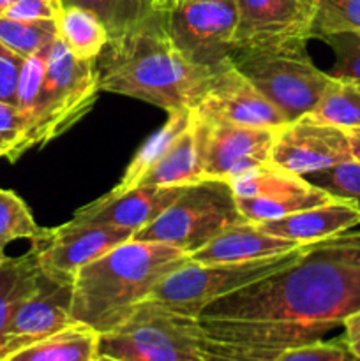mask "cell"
Wrapping results in <instances>:
<instances>
[{"label": "cell", "instance_id": "obj_1", "mask_svg": "<svg viewBox=\"0 0 360 361\" xmlns=\"http://www.w3.org/2000/svg\"><path fill=\"white\" fill-rule=\"evenodd\" d=\"M360 310V231L307 243L288 267L215 300L198 316L207 361H274L323 341Z\"/></svg>", "mask_w": 360, "mask_h": 361}, {"label": "cell", "instance_id": "obj_2", "mask_svg": "<svg viewBox=\"0 0 360 361\" xmlns=\"http://www.w3.org/2000/svg\"><path fill=\"white\" fill-rule=\"evenodd\" d=\"M99 90L145 101L164 111L194 109L215 69L198 66L173 44L164 13H152L108 44L95 59Z\"/></svg>", "mask_w": 360, "mask_h": 361}, {"label": "cell", "instance_id": "obj_3", "mask_svg": "<svg viewBox=\"0 0 360 361\" xmlns=\"http://www.w3.org/2000/svg\"><path fill=\"white\" fill-rule=\"evenodd\" d=\"M187 261L189 254L166 243L133 238L115 247L78 270L71 302L73 321L99 335L113 330Z\"/></svg>", "mask_w": 360, "mask_h": 361}, {"label": "cell", "instance_id": "obj_4", "mask_svg": "<svg viewBox=\"0 0 360 361\" xmlns=\"http://www.w3.org/2000/svg\"><path fill=\"white\" fill-rule=\"evenodd\" d=\"M306 46L307 41L242 46L229 59L286 122L309 115L332 83L330 74L314 66Z\"/></svg>", "mask_w": 360, "mask_h": 361}, {"label": "cell", "instance_id": "obj_5", "mask_svg": "<svg viewBox=\"0 0 360 361\" xmlns=\"http://www.w3.org/2000/svg\"><path fill=\"white\" fill-rule=\"evenodd\" d=\"M95 60H81L56 39L44 53V74L21 150L41 148L76 126L97 101Z\"/></svg>", "mask_w": 360, "mask_h": 361}, {"label": "cell", "instance_id": "obj_6", "mask_svg": "<svg viewBox=\"0 0 360 361\" xmlns=\"http://www.w3.org/2000/svg\"><path fill=\"white\" fill-rule=\"evenodd\" d=\"M99 356L119 361H207L196 317L143 302L122 324L99 335Z\"/></svg>", "mask_w": 360, "mask_h": 361}, {"label": "cell", "instance_id": "obj_7", "mask_svg": "<svg viewBox=\"0 0 360 361\" xmlns=\"http://www.w3.org/2000/svg\"><path fill=\"white\" fill-rule=\"evenodd\" d=\"M247 222L236 207L232 183L226 180H201L184 192L143 229L134 240L176 247L191 256L232 226Z\"/></svg>", "mask_w": 360, "mask_h": 361}, {"label": "cell", "instance_id": "obj_8", "mask_svg": "<svg viewBox=\"0 0 360 361\" xmlns=\"http://www.w3.org/2000/svg\"><path fill=\"white\" fill-rule=\"evenodd\" d=\"M304 249L306 245H300L277 256L246 263L198 264L187 261L184 267L159 282L147 302L198 319L201 310L212 302L288 267Z\"/></svg>", "mask_w": 360, "mask_h": 361}, {"label": "cell", "instance_id": "obj_9", "mask_svg": "<svg viewBox=\"0 0 360 361\" xmlns=\"http://www.w3.org/2000/svg\"><path fill=\"white\" fill-rule=\"evenodd\" d=\"M173 44L198 66L217 69L236 49L235 0H189L164 13Z\"/></svg>", "mask_w": 360, "mask_h": 361}, {"label": "cell", "instance_id": "obj_10", "mask_svg": "<svg viewBox=\"0 0 360 361\" xmlns=\"http://www.w3.org/2000/svg\"><path fill=\"white\" fill-rule=\"evenodd\" d=\"M229 183L240 214L251 224L275 221L335 201L307 178L272 162L249 169Z\"/></svg>", "mask_w": 360, "mask_h": 361}, {"label": "cell", "instance_id": "obj_11", "mask_svg": "<svg viewBox=\"0 0 360 361\" xmlns=\"http://www.w3.org/2000/svg\"><path fill=\"white\" fill-rule=\"evenodd\" d=\"M133 238L134 231L129 228L71 219L60 228L49 229L48 236L32 245V250L46 279L56 284H73L80 268Z\"/></svg>", "mask_w": 360, "mask_h": 361}, {"label": "cell", "instance_id": "obj_12", "mask_svg": "<svg viewBox=\"0 0 360 361\" xmlns=\"http://www.w3.org/2000/svg\"><path fill=\"white\" fill-rule=\"evenodd\" d=\"M193 122L200 143L205 180L232 182L242 173L270 162L272 147L279 129L236 126L203 118L194 111Z\"/></svg>", "mask_w": 360, "mask_h": 361}, {"label": "cell", "instance_id": "obj_13", "mask_svg": "<svg viewBox=\"0 0 360 361\" xmlns=\"http://www.w3.org/2000/svg\"><path fill=\"white\" fill-rule=\"evenodd\" d=\"M353 161L348 133L341 127L304 115L284 123L275 134L270 162L299 176Z\"/></svg>", "mask_w": 360, "mask_h": 361}, {"label": "cell", "instance_id": "obj_14", "mask_svg": "<svg viewBox=\"0 0 360 361\" xmlns=\"http://www.w3.org/2000/svg\"><path fill=\"white\" fill-rule=\"evenodd\" d=\"M193 111L203 118L261 129H281L288 123L281 111L235 69L232 60L215 69L207 94Z\"/></svg>", "mask_w": 360, "mask_h": 361}, {"label": "cell", "instance_id": "obj_15", "mask_svg": "<svg viewBox=\"0 0 360 361\" xmlns=\"http://www.w3.org/2000/svg\"><path fill=\"white\" fill-rule=\"evenodd\" d=\"M71 302L73 284H56L44 277L41 288L14 310L7 323L0 337V361H9L35 342L74 324Z\"/></svg>", "mask_w": 360, "mask_h": 361}, {"label": "cell", "instance_id": "obj_16", "mask_svg": "<svg viewBox=\"0 0 360 361\" xmlns=\"http://www.w3.org/2000/svg\"><path fill=\"white\" fill-rule=\"evenodd\" d=\"M236 48L309 41L316 0H235Z\"/></svg>", "mask_w": 360, "mask_h": 361}, {"label": "cell", "instance_id": "obj_17", "mask_svg": "<svg viewBox=\"0 0 360 361\" xmlns=\"http://www.w3.org/2000/svg\"><path fill=\"white\" fill-rule=\"evenodd\" d=\"M186 187L138 185L124 192L109 190L99 200L80 208L73 219L80 222L122 226L136 233L154 222Z\"/></svg>", "mask_w": 360, "mask_h": 361}, {"label": "cell", "instance_id": "obj_18", "mask_svg": "<svg viewBox=\"0 0 360 361\" xmlns=\"http://www.w3.org/2000/svg\"><path fill=\"white\" fill-rule=\"evenodd\" d=\"M296 247L300 243L270 235L251 222H242L219 233L207 245L191 254L189 261L198 264L246 263L277 256Z\"/></svg>", "mask_w": 360, "mask_h": 361}, {"label": "cell", "instance_id": "obj_19", "mask_svg": "<svg viewBox=\"0 0 360 361\" xmlns=\"http://www.w3.org/2000/svg\"><path fill=\"white\" fill-rule=\"evenodd\" d=\"M256 226L274 236L307 245L360 226V210L348 201L335 200Z\"/></svg>", "mask_w": 360, "mask_h": 361}, {"label": "cell", "instance_id": "obj_20", "mask_svg": "<svg viewBox=\"0 0 360 361\" xmlns=\"http://www.w3.org/2000/svg\"><path fill=\"white\" fill-rule=\"evenodd\" d=\"M205 180L203 161L194 122L176 137L169 150L141 176L138 185L186 187ZM136 185V187H138Z\"/></svg>", "mask_w": 360, "mask_h": 361}, {"label": "cell", "instance_id": "obj_21", "mask_svg": "<svg viewBox=\"0 0 360 361\" xmlns=\"http://www.w3.org/2000/svg\"><path fill=\"white\" fill-rule=\"evenodd\" d=\"M97 358L99 334L90 326L74 323L35 342L9 361H97Z\"/></svg>", "mask_w": 360, "mask_h": 361}, {"label": "cell", "instance_id": "obj_22", "mask_svg": "<svg viewBox=\"0 0 360 361\" xmlns=\"http://www.w3.org/2000/svg\"><path fill=\"white\" fill-rule=\"evenodd\" d=\"M42 281L44 275L39 270L34 250L0 261V337L14 310L41 288Z\"/></svg>", "mask_w": 360, "mask_h": 361}, {"label": "cell", "instance_id": "obj_23", "mask_svg": "<svg viewBox=\"0 0 360 361\" xmlns=\"http://www.w3.org/2000/svg\"><path fill=\"white\" fill-rule=\"evenodd\" d=\"M59 37L74 56L95 60L109 41V32L92 11L76 6H66L60 11Z\"/></svg>", "mask_w": 360, "mask_h": 361}, {"label": "cell", "instance_id": "obj_24", "mask_svg": "<svg viewBox=\"0 0 360 361\" xmlns=\"http://www.w3.org/2000/svg\"><path fill=\"white\" fill-rule=\"evenodd\" d=\"M193 120V109H180V111L168 113V120L161 129L155 130L147 141L140 147V150L134 154L133 161L129 162L127 169L124 171L120 182L113 187L115 192H124V190L134 189L141 176L169 150L176 137L191 126Z\"/></svg>", "mask_w": 360, "mask_h": 361}, {"label": "cell", "instance_id": "obj_25", "mask_svg": "<svg viewBox=\"0 0 360 361\" xmlns=\"http://www.w3.org/2000/svg\"><path fill=\"white\" fill-rule=\"evenodd\" d=\"M309 115L344 130L360 127V83L332 78V83Z\"/></svg>", "mask_w": 360, "mask_h": 361}, {"label": "cell", "instance_id": "obj_26", "mask_svg": "<svg viewBox=\"0 0 360 361\" xmlns=\"http://www.w3.org/2000/svg\"><path fill=\"white\" fill-rule=\"evenodd\" d=\"M49 229L39 228L30 210L13 190L0 189V261L7 259L6 249L18 240H28L32 245L48 236Z\"/></svg>", "mask_w": 360, "mask_h": 361}, {"label": "cell", "instance_id": "obj_27", "mask_svg": "<svg viewBox=\"0 0 360 361\" xmlns=\"http://www.w3.org/2000/svg\"><path fill=\"white\" fill-rule=\"evenodd\" d=\"M56 39V20H16L0 16V42L25 59L46 49Z\"/></svg>", "mask_w": 360, "mask_h": 361}, {"label": "cell", "instance_id": "obj_28", "mask_svg": "<svg viewBox=\"0 0 360 361\" xmlns=\"http://www.w3.org/2000/svg\"><path fill=\"white\" fill-rule=\"evenodd\" d=\"M62 6L92 11L108 28L109 39L126 34L152 13H157L145 0H62Z\"/></svg>", "mask_w": 360, "mask_h": 361}, {"label": "cell", "instance_id": "obj_29", "mask_svg": "<svg viewBox=\"0 0 360 361\" xmlns=\"http://www.w3.org/2000/svg\"><path fill=\"white\" fill-rule=\"evenodd\" d=\"M352 32L360 34V0H316L311 39Z\"/></svg>", "mask_w": 360, "mask_h": 361}, {"label": "cell", "instance_id": "obj_30", "mask_svg": "<svg viewBox=\"0 0 360 361\" xmlns=\"http://www.w3.org/2000/svg\"><path fill=\"white\" fill-rule=\"evenodd\" d=\"M318 189L330 194L334 200L348 201L360 210V164L355 161H346L334 168L311 173L304 176Z\"/></svg>", "mask_w": 360, "mask_h": 361}, {"label": "cell", "instance_id": "obj_31", "mask_svg": "<svg viewBox=\"0 0 360 361\" xmlns=\"http://www.w3.org/2000/svg\"><path fill=\"white\" fill-rule=\"evenodd\" d=\"M321 41L327 42L335 55V62L328 71L332 78L352 80L360 83V34L327 35Z\"/></svg>", "mask_w": 360, "mask_h": 361}, {"label": "cell", "instance_id": "obj_32", "mask_svg": "<svg viewBox=\"0 0 360 361\" xmlns=\"http://www.w3.org/2000/svg\"><path fill=\"white\" fill-rule=\"evenodd\" d=\"M274 361H360L348 348L344 338L316 341L286 349Z\"/></svg>", "mask_w": 360, "mask_h": 361}, {"label": "cell", "instance_id": "obj_33", "mask_svg": "<svg viewBox=\"0 0 360 361\" xmlns=\"http://www.w3.org/2000/svg\"><path fill=\"white\" fill-rule=\"evenodd\" d=\"M25 122L20 109L7 102H0V155L14 162L23 155Z\"/></svg>", "mask_w": 360, "mask_h": 361}, {"label": "cell", "instance_id": "obj_34", "mask_svg": "<svg viewBox=\"0 0 360 361\" xmlns=\"http://www.w3.org/2000/svg\"><path fill=\"white\" fill-rule=\"evenodd\" d=\"M25 56L18 55L13 49L0 42V102L16 106L18 83H20L21 66Z\"/></svg>", "mask_w": 360, "mask_h": 361}, {"label": "cell", "instance_id": "obj_35", "mask_svg": "<svg viewBox=\"0 0 360 361\" xmlns=\"http://www.w3.org/2000/svg\"><path fill=\"white\" fill-rule=\"evenodd\" d=\"M62 7V0H18L4 16L16 20H56Z\"/></svg>", "mask_w": 360, "mask_h": 361}, {"label": "cell", "instance_id": "obj_36", "mask_svg": "<svg viewBox=\"0 0 360 361\" xmlns=\"http://www.w3.org/2000/svg\"><path fill=\"white\" fill-rule=\"evenodd\" d=\"M344 328V342L348 344V348L352 349L353 355L360 360V310H356L355 314L348 317V319L342 323Z\"/></svg>", "mask_w": 360, "mask_h": 361}, {"label": "cell", "instance_id": "obj_37", "mask_svg": "<svg viewBox=\"0 0 360 361\" xmlns=\"http://www.w3.org/2000/svg\"><path fill=\"white\" fill-rule=\"evenodd\" d=\"M349 140V150H352V159L360 164V127L346 130Z\"/></svg>", "mask_w": 360, "mask_h": 361}, {"label": "cell", "instance_id": "obj_38", "mask_svg": "<svg viewBox=\"0 0 360 361\" xmlns=\"http://www.w3.org/2000/svg\"><path fill=\"white\" fill-rule=\"evenodd\" d=\"M157 13H168L180 4V0H145Z\"/></svg>", "mask_w": 360, "mask_h": 361}, {"label": "cell", "instance_id": "obj_39", "mask_svg": "<svg viewBox=\"0 0 360 361\" xmlns=\"http://www.w3.org/2000/svg\"><path fill=\"white\" fill-rule=\"evenodd\" d=\"M18 0H0V16H4L6 14V11L9 9L11 6H14Z\"/></svg>", "mask_w": 360, "mask_h": 361}, {"label": "cell", "instance_id": "obj_40", "mask_svg": "<svg viewBox=\"0 0 360 361\" xmlns=\"http://www.w3.org/2000/svg\"><path fill=\"white\" fill-rule=\"evenodd\" d=\"M97 361H119V360H113V358H108V356H99Z\"/></svg>", "mask_w": 360, "mask_h": 361}, {"label": "cell", "instance_id": "obj_41", "mask_svg": "<svg viewBox=\"0 0 360 361\" xmlns=\"http://www.w3.org/2000/svg\"><path fill=\"white\" fill-rule=\"evenodd\" d=\"M180 2H189V0H180Z\"/></svg>", "mask_w": 360, "mask_h": 361}, {"label": "cell", "instance_id": "obj_42", "mask_svg": "<svg viewBox=\"0 0 360 361\" xmlns=\"http://www.w3.org/2000/svg\"><path fill=\"white\" fill-rule=\"evenodd\" d=\"M0 159H2V155H0Z\"/></svg>", "mask_w": 360, "mask_h": 361}]
</instances>
